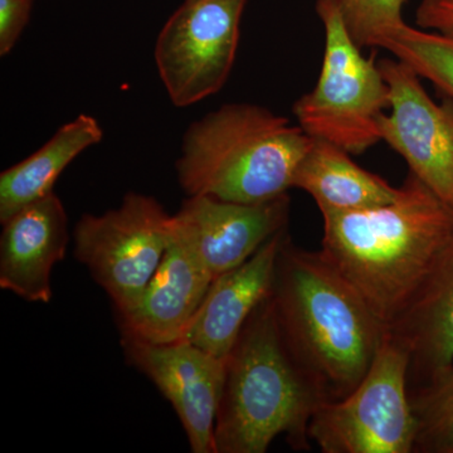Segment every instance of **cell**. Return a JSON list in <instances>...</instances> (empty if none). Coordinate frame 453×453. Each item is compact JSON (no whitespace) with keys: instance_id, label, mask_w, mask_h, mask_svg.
<instances>
[{"instance_id":"6da1fadb","label":"cell","mask_w":453,"mask_h":453,"mask_svg":"<svg viewBox=\"0 0 453 453\" xmlns=\"http://www.w3.org/2000/svg\"><path fill=\"white\" fill-rule=\"evenodd\" d=\"M321 256L387 327L453 238V208L412 173L395 201L323 214Z\"/></svg>"},{"instance_id":"7a4b0ae2","label":"cell","mask_w":453,"mask_h":453,"mask_svg":"<svg viewBox=\"0 0 453 453\" xmlns=\"http://www.w3.org/2000/svg\"><path fill=\"white\" fill-rule=\"evenodd\" d=\"M271 297L286 344L325 401L347 396L371 368L386 326L320 252L299 249L288 234Z\"/></svg>"},{"instance_id":"3957f363","label":"cell","mask_w":453,"mask_h":453,"mask_svg":"<svg viewBox=\"0 0 453 453\" xmlns=\"http://www.w3.org/2000/svg\"><path fill=\"white\" fill-rule=\"evenodd\" d=\"M325 402L292 356L267 297L226 357L216 453H264L279 436L295 449H308L310 422Z\"/></svg>"},{"instance_id":"277c9868","label":"cell","mask_w":453,"mask_h":453,"mask_svg":"<svg viewBox=\"0 0 453 453\" xmlns=\"http://www.w3.org/2000/svg\"><path fill=\"white\" fill-rule=\"evenodd\" d=\"M312 138L253 104H226L188 127L175 164L188 196L259 203L288 195Z\"/></svg>"},{"instance_id":"5b68a950","label":"cell","mask_w":453,"mask_h":453,"mask_svg":"<svg viewBox=\"0 0 453 453\" xmlns=\"http://www.w3.org/2000/svg\"><path fill=\"white\" fill-rule=\"evenodd\" d=\"M316 12L325 29L323 65L314 89L295 103L297 125L350 155L365 153L381 142L388 85L380 62L363 56L351 38L342 0H316Z\"/></svg>"},{"instance_id":"8992f818","label":"cell","mask_w":453,"mask_h":453,"mask_svg":"<svg viewBox=\"0 0 453 453\" xmlns=\"http://www.w3.org/2000/svg\"><path fill=\"white\" fill-rule=\"evenodd\" d=\"M410 356L387 333L362 381L344 398L325 402L309 426L324 453H412L417 425Z\"/></svg>"},{"instance_id":"52a82bcc","label":"cell","mask_w":453,"mask_h":453,"mask_svg":"<svg viewBox=\"0 0 453 453\" xmlns=\"http://www.w3.org/2000/svg\"><path fill=\"white\" fill-rule=\"evenodd\" d=\"M172 219L153 196L127 193L116 210L83 214L74 226V257L109 295L116 314L136 305L162 262Z\"/></svg>"},{"instance_id":"ba28073f","label":"cell","mask_w":453,"mask_h":453,"mask_svg":"<svg viewBox=\"0 0 453 453\" xmlns=\"http://www.w3.org/2000/svg\"><path fill=\"white\" fill-rule=\"evenodd\" d=\"M246 3L186 0L166 20L154 56L173 105H195L225 86L237 55Z\"/></svg>"},{"instance_id":"9c48e42d","label":"cell","mask_w":453,"mask_h":453,"mask_svg":"<svg viewBox=\"0 0 453 453\" xmlns=\"http://www.w3.org/2000/svg\"><path fill=\"white\" fill-rule=\"evenodd\" d=\"M380 68L389 91V112L380 120L381 142L453 208V100H432L421 77L399 59H381Z\"/></svg>"},{"instance_id":"30bf717a","label":"cell","mask_w":453,"mask_h":453,"mask_svg":"<svg viewBox=\"0 0 453 453\" xmlns=\"http://www.w3.org/2000/svg\"><path fill=\"white\" fill-rule=\"evenodd\" d=\"M120 334L129 365L153 381L174 408L190 451L216 453L214 428L226 359L211 356L187 339L155 344L129 333Z\"/></svg>"},{"instance_id":"8fae6325","label":"cell","mask_w":453,"mask_h":453,"mask_svg":"<svg viewBox=\"0 0 453 453\" xmlns=\"http://www.w3.org/2000/svg\"><path fill=\"white\" fill-rule=\"evenodd\" d=\"M288 217V195L252 204L188 196L172 225L216 279L241 266L270 238L285 231Z\"/></svg>"},{"instance_id":"7c38bea8","label":"cell","mask_w":453,"mask_h":453,"mask_svg":"<svg viewBox=\"0 0 453 453\" xmlns=\"http://www.w3.org/2000/svg\"><path fill=\"white\" fill-rule=\"evenodd\" d=\"M2 225L0 288L28 303H50L53 267L65 258L70 242L64 203L50 193Z\"/></svg>"},{"instance_id":"4fadbf2b","label":"cell","mask_w":453,"mask_h":453,"mask_svg":"<svg viewBox=\"0 0 453 453\" xmlns=\"http://www.w3.org/2000/svg\"><path fill=\"white\" fill-rule=\"evenodd\" d=\"M213 280L172 225L168 249L138 303L116 314L120 332L155 344L184 339Z\"/></svg>"},{"instance_id":"5bb4252c","label":"cell","mask_w":453,"mask_h":453,"mask_svg":"<svg viewBox=\"0 0 453 453\" xmlns=\"http://www.w3.org/2000/svg\"><path fill=\"white\" fill-rule=\"evenodd\" d=\"M286 234L273 235L241 266L213 280L184 339L219 359L228 357L250 316L273 295Z\"/></svg>"},{"instance_id":"9a60e30c","label":"cell","mask_w":453,"mask_h":453,"mask_svg":"<svg viewBox=\"0 0 453 453\" xmlns=\"http://www.w3.org/2000/svg\"><path fill=\"white\" fill-rule=\"evenodd\" d=\"M387 333L410 356L413 389L453 368V238Z\"/></svg>"},{"instance_id":"2e32d148","label":"cell","mask_w":453,"mask_h":453,"mask_svg":"<svg viewBox=\"0 0 453 453\" xmlns=\"http://www.w3.org/2000/svg\"><path fill=\"white\" fill-rule=\"evenodd\" d=\"M294 188L309 193L321 214L380 207L401 193V188L357 165L348 151L315 138L296 170Z\"/></svg>"},{"instance_id":"e0dca14e","label":"cell","mask_w":453,"mask_h":453,"mask_svg":"<svg viewBox=\"0 0 453 453\" xmlns=\"http://www.w3.org/2000/svg\"><path fill=\"white\" fill-rule=\"evenodd\" d=\"M104 130L94 116L62 125L42 148L0 174V222L53 192L57 179L86 149L98 144Z\"/></svg>"},{"instance_id":"ac0fdd59","label":"cell","mask_w":453,"mask_h":453,"mask_svg":"<svg viewBox=\"0 0 453 453\" xmlns=\"http://www.w3.org/2000/svg\"><path fill=\"white\" fill-rule=\"evenodd\" d=\"M375 47L388 50L453 100V38L404 23L381 35Z\"/></svg>"},{"instance_id":"d6986e66","label":"cell","mask_w":453,"mask_h":453,"mask_svg":"<svg viewBox=\"0 0 453 453\" xmlns=\"http://www.w3.org/2000/svg\"><path fill=\"white\" fill-rule=\"evenodd\" d=\"M417 434L414 452L453 453V368L412 389Z\"/></svg>"},{"instance_id":"ffe728a7","label":"cell","mask_w":453,"mask_h":453,"mask_svg":"<svg viewBox=\"0 0 453 453\" xmlns=\"http://www.w3.org/2000/svg\"><path fill=\"white\" fill-rule=\"evenodd\" d=\"M405 0H342V16L360 49L375 47L381 35L404 25Z\"/></svg>"},{"instance_id":"44dd1931","label":"cell","mask_w":453,"mask_h":453,"mask_svg":"<svg viewBox=\"0 0 453 453\" xmlns=\"http://www.w3.org/2000/svg\"><path fill=\"white\" fill-rule=\"evenodd\" d=\"M33 0H0V55L16 46L28 23Z\"/></svg>"},{"instance_id":"7402d4cb","label":"cell","mask_w":453,"mask_h":453,"mask_svg":"<svg viewBox=\"0 0 453 453\" xmlns=\"http://www.w3.org/2000/svg\"><path fill=\"white\" fill-rule=\"evenodd\" d=\"M416 23L425 31L453 38V0H421Z\"/></svg>"}]
</instances>
